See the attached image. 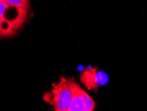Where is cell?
<instances>
[{
    "instance_id": "6da1fadb",
    "label": "cell",
    "mask_w": 147,
    "mask_h": 111,
    "mask_svg": "<svg viewBox=\"0 0 147 111\" xmlns=\"http://www.w3.org/2000/svg\"><path fill=\"white\" fill-rule=\"evenodd\" d=\"M47 95L45 100L53 106L54 110L67 111L72 97L70 79L60 78L59 81L53 84L51 91Z\"/></svg>"
},
{
    "instance_id": "7a4b0ae2",
    "label": "cell",
    "mask_w": 147,
    "mask_h": 111,
    "mask_svg": "<svg viewBox=\"0 0 147 111\" xmlns=\"http://www.w3.org/2000/svg\"><path fill=\"white\" fill-rule=\"evenodd\" d=\"M70 80L72 97L67 111H93L96 103L90 96L72 79Z\"/></svg>"
},
{
    "instance_id": "3957f363",
    "label": "cell",
    "mask_w": 147,
    "mask_h": 111,
    "mask_svg": "<svg viewBox=\"0 0 147 111\" xmlns=\"http://www.w3.org/2000/svg\"><path fill=\"white\" fill-rule=\"evenodd\" d=\"M27 11L2 1L0 3V19L11 23L16 29H19L27 18Z\"/></svg>"
},
{
    "instance_id": "277c9868",
    "label": "cell",
    "mask_w": 147,
    "mask_h": 111,
    "mask_svg": "<svg viewBox=\"0 0 147 111\" xmlns=\"http://www.w3.org/2000/svg\"><path fill=\"white\" fill-rule=\"evenodd\" d=\"M108 80L107 74L96 67L84 71L80 75L81 82L89 90L97 91L99 86L106 84Z\"/></svg>"
},
{
    "instance_id": "5b68a950",
    "label": "cell",
    "mask_w": 147,
    "mask_h": 111,
    "mask_svg": "<svg viewBox=\"0 0 147 111\" xmlns=\"http://www.w3.org/2000/svg\"><path fill=\"white\" fill-rule=\"evenodd\" d=\"M16 28L8 21L0 19V37L11 36L15 33Z\"/></svg>"
},
{
    "instance_id": "8992f818",
    "label": "cell",
    "mask_w": 147,
    "mask_h": 111,
    "mask_svg": "<svg viewBox=\"0 0 147 111\" xmlns=\"http://www.w3.org/2000/svg\"><path fill=\"white\" fill-rule=\"evenodd\" d=\"M7 3L17 7L29 10L30 9V0H3Z\"/></svg>"
},
{
    "instance_id": "52a82bcc",
    "label": "cell",
    "mask_w": 147,
    "mask_h": 111,
    "mask_svg": "<svg viewBox=\"0 0 147 111\" xmlns=\"http://www.w3.org/2000/svg\"><path fill=\"white\" fill-rule=\"evenodd\" d=\"M2 1H3V0H0V3H1V2H2Z\"/></svg>"
}]
</instances>
